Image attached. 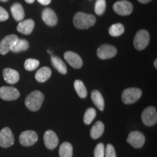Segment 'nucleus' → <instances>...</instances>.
I'll use <instances>...</instances> for the list:
<instances>
[{
	"instance_id": "1",
	"label": "nucleus",
	"mask_w": 157,
	"mask_h": 157,
	"mask_svg": "<svg viewBox=\"0 0 157 157\" xmlns=\"http://www.w3.org/2000/svg\"><path fill=\"white\" fill-rule=\"evenodd\" d=\"M74 24L78 29H87L95 25L96 17L95 15L87 13H77L74 17Z\"/></svg>"
},
{
	"instance_id": "2",
	"label": "nucleus",
	"mask_w": 157,
	"mask_h": 157,
	"mask_svg": "<svg viewBox=\"0 0 157 157\" xmlns=\"http://www.w3.org/2000/svg\"><path fill=\"white\" fill-rule=\"evenodd\" d=\"M44 96L42 93L38 90L31 93L25 100V105L27 109L31 111H36L40 109Z\"/></svg>"
},
{
	"instance_id": "3",
	"label": "nucleus",
	"mask_w": 157,
	"mask_h": 157,
	"mask_svg": "<svg viewBox=\"0 0 157 157\" xmlns=\"http://www.w3.org/2000/svg\"><path fill=\"white\" fill-rule=\"evenodd\" d=\"M142 95V90L139 88H127L121 94V100L125 104H132L138 101Z\"/></svg>"
},
{
	"instance_id": "4",
	"label": "nucleus",
	"mask_w": 157,
	"mask_h": 157,
	"mask_svg": "<svg viewBox=\"0 0 157 157\" xmlns=\"http://www.w3.org/2000/svg\"><path fill=\"white\" fill-rule=\"evenodd\" d=\"M150 41L148 32L145 29L136 33L134 38V47L137 50H143L148 46Z\"/></svg>"
},
{
	"instance_id": "5",
	"label": "nucleus",
	"mask_w": 157,
	"mask_h": 157,
	"mask_svg": "<svg viewBox=\"0 0 157 157\" xmlns=\"http://www.w3.org/2000/svg\"><path fill=\"white\" fill-rule=\"evenodd\" d=\"M141 119L143 124L146 126L151 127L156 124L157 122V112L156 108L149 106L143 111L141 116Z\"/></svg>"
},
{
	"instance_id": "6",
	"label": "nucleus",
	"mask_w": 157,
	"mask_h": 157,
	"mask_svg": "<svg viewBox=\"0 0 157 157\" xmlns=\"http://www.w3.org/2000/svg\"><path fill=\"white\" fill-rule=\"evenodd\" d=\"M113 9L117 14L121 16H126L132 13L133 7L129 2L127 0H121V1L117 2L113 5Z\"/></svg>"
},
{
	"instance_id": "7",
	"label": "nucleus",
	"mask_w": 157,
	"mask_h": 157,
	"mask_svg": "<svg viewBox=\"0 0 157 157\" xmlns=\"http://www.w3.org/2000/svg\"><path fill=\"white\" fill-rule=\"evenodd\" d=\"M38 140V135L33 130H26L21 133L19 137L20 143L23 146H31Z\"/></svg>"
},
{
	"instance_id": "8",
	"label": "nucleus",
	"mask_w": 157,
	"mask_h": 157,
	"mask_svg": "<svg viewBox=\"0 0 157 157\" xmlns=\"http://www.w3.org/2000/svg\"><path fill=\"white\" fill-rule=\"evenodd\" d=\"M117 53V50L111 44H103L98 49L97 56L101 60L112 58Z\"/></svg>"
},
{
	"instance_id": "9",
	"label": "nucleus",
	"mask_w": 157,
	"mask_h": 157,
	"mask_svg": "<svg viewBox=\"0 0 157 157\" xmlns=\"http://www.w3.org/2000/svg\"><path fill=\"white\" fill-rule=\"evenodd\" d=\"M14 136L9 127H5L0 131V146L9 148L14 144Z\"/></svg>"
},
{
	"instance_id": "10",
	"label": "nucleus",
	"mask_w": 157,
	"mask_h": 157,
	"mask_svg": "<svg viewBox=\"0 0 157 157\" xmlns=\"http://www.w3.org/2000/svg\"><path fill=\"white\" fill-rule=\"evenodd\" d=\"M20 96V93L14 87L3 86L0 87V98L4 101H15Z\"/></svg>"
},
{
	"instance_id": "11",
	"label": "nucleus",
	"mask_w": 157,
	"mask_h": 157,
	"mask_svg": "<svg viewBox=\"0 0 157 157\" xmlns=\"http://www.w3.org/2000/svg\"><path fill=\"white\" fill-rule=\"evenodd\" d=\"M127 141L134 148H140L145 143V136L139 131H132L129 134Z\"/></svg>"
},
{
	"instance_id": "12",
	"label": "nucleus",
	"mask_w": 157,
	"mask_h": 157,
	"mask_svg": "<svg viewBox=\"0 0 157 157\" xmlns=\"http://www.w3.org/2000/svg\"><path fill=\"white\" fill-rule=\"evenodd\" d=\"M18 37L15 34H10L5 36L0 42V54L6 55L8 53L17 42Z\"/></svg>"
},
{
	"instance_id": "13",
	"label": "nucleus",
	"mask_w": 157,
	"mask_h": 157,
	"mask_svg": "<svg viewBox=\"0 0 157 157\" xmlns=\"http://www.w3.org/2000/svg\"><path fill=\"white\" fill-rule=\"evenodd\" d=\"M64 58L65 60L68 62V63L76 69L82 68V65H83V61H82L81 57L72 51H67L65 52Z\"/></svg>"
},
{
	"instance_id": "14",
	"label": "nucleus",
	"mask_w": 157,
	"mask_h": 157,
	"mask_svg": "<svg viewBox=\"0 0 157 157\" xmlns=\"http://www.w3.org/2000/svg\"><path fill=\"white\" fill-rule=\"evenodd\" d=\"M44 143L47 148L50 150H52L58 146L59 139L56 132L49 129L44 134Z\"/></svg>"
},
{
	"instance_id": "15",
	"label": "nucleus",
	"mask_w": 157,
	"mask_h": 157,
	"mask_svg": "<svg viewBox=\"0 0 157 157\" xmlns=\"http://www.w3.org/2000/svg\"><path fill=\"white\" fill-rule=\"evenodd\" d=\"M42 18L45 24L49 26H54L58 23V17L56 13L53 11V10L48 8V7L45 8L42 11Z\"/></svg>"
},
{
	"instance_id": "16",
	"label": "nucleus",
	"mask_w": 157,
	"mask_h": 157,
	"mask_svg": "<svg viewBox=\"0 0 157 157\" xmlns=\"http://www.w3.org/2000/svg\"><path fill=\"white\" fill-rule=\"evenodd\" d=\"M34 21L32 19L21 21L17 26V30L23 34L29 35L32 33L34 28Z\"/></svg>"
},
{
	"instance_id": "17",
	"label": "nucleus",
	"mask_w": 157,
	"mask_h": 157,
	"mask_svg": "<svg viewBox=\"0 0 157 157\" xmlns=\"http://www.w3.org/2000/svg\"><path fill=\"white\" fill-rule=\"evenodd\" d=\"M3 77L5 81L10 84H16L20 79L18 72L10 68H5L3 70Z\"/></svg>"
},
{
	"instance_id": "18",
	"label": "nucleus",
	"mask_w": 157,
	"mask_h": 157,
	"mask_svg": "<svg viewBox=\"0 0 157 157\" xmlns=\"http://www.w3.org/2000/svg\"><path fill=\"white\" fill-rule=\"evenodd\" d=\"M52 71H51L50 68L44 66L37 71L36 74H35V78L38 82L43 83V82H47L49 78H50Z\"/></svg>"
},
{
	"instance_id": "19",
	"label": "nucleus",
	"mask_w": 157,
	"mask_h": 157,
	"mask_svg": "<svg viewBox=\"0 0 157 157\" xmlns=\"http://www.w3.org/2000/svg\"><path fill=\"white\" fill-rule=\"evenodd\" d=\"M12 15L16 21H23L25 16V12L23 10L22 5L19 3H15L14 5H12L10 8Z\"/></svg>"
},
{
	"instance_id": "20",
	"label": "nucleus",
	"mask_w": 157,
	"mask_h": 157,
	"mask_svg": "<svg viewBox=\"0 0 157 157\" xmlns=\"http://www.w3.org/2000/svg\"><path fill=\"white\" fill-rule=\"evenodd\" d=\"M104 127L103 123L101 121H98L97 122L94 124V125L92 127L91 130H90V136L94 140L99 138L102 136L104 132Z\"/></svg>"
},
{
	"instance_id": "21",
	"label": "nucleus",
	"mask_w": 157,
	"mask_h": 157,
	"mask_svg": "<svg viewBox=\"0 0 157 157\" xmlns=\"http://www.w3.org/2000/svg\"><path fill=\"white\" fill-rule=\"evenodd\" d=\"M91 98L96 107L100 111H103L104 106H105V102H104L103 97L101 95V93L98 90H93L91 93Z\"/></svg>"
},
{
	"instance_id": "22",
	"label": "nucleus",
	"mask_w": 157,
	"mask_h": 157,
	"mask_svg": "<svg viewBox=\"0 0 157 157\" xmlns=\"http://www.w3.org/2000/svg\"><path fill=\"white\" fill-rule=\"evenodd\" d=\"M51 62L54 68L62 74H67V67L65 63L61 60V58L58 56H52L51 58Z\"/></svg>"
},
{
	"instance_id": "23",
	"label": "nucleus",
	"mask_w": 157,
	"mask_h": 157,
	"mask_svg": "<svg viewBox=\"0 0 157 157\" xmlns=\"http://www.w3.org/2000/svg\"><path fill=\"white\" fill-rule=\"evenodd\" d=\"M60 157H72L73 156V146L70 143L64 142L59 148Z\"/></svg>"
},
{
	"instance_id": "24",
	"label": "nucleus",
	"mask_w": 157,
	"mask_h": 157,
	"mask_svg": "<svg viewBox=\"0 0 157 157\" xmlns=\"http://www.w3.org/2000/svg\"><path fill=\"white\" fill-rule=\"evenodd\" d=\"M29 48V43L27 40L23 39H18L14 46L11 49V51L13 52H19L22 51L27 50Z\"/></svg>"
},
{
	"instance_id": "25",
	"label": "nucleus",
	"mask_w": 157,
	"mask_h": 157,
	"mask_svg": "<svg viewBox=\"0 0 157 157\" xmlns=\"http://www.w3.org/2000/svg\"><path fill=\"white\" fill-rule=\"evenodd\" d=\"M74 89H75L77 95L81 98H85L87 95V91L85 85L81 80H76L74 84Z\"/></svg>"
},
{
	"instance_id": "26",
	"label": "nucleus",
	"mask_w": 157,
	"mask_h": 157,
	"mask_svg": "<svg viewBox=\"0 0 157 157\" xmlns=\"http://www.w3.org/2000/svg\"><path fill=\"white\" fill-rule=\"evenodd\" d=\"M124 32V27L121 23H115L110 27L109 33L111 36H119Z\"/></svg>"
},
{
	"instance_id": "27",
	"label": "nucleus",
	"mask_w": 157,
	"mask_h": 157,
	"mask_svg": "<svg viewBox=\"0 0 157 157\" xmlns=\"http://www.w3.org/2000/svg\"><path fill=\"white\" fill-rule=\"evenodd\" d=\"M96 111L94 108H90L87 109L84 115V122L85 124H91L96 117Z\"/></svg>"
},
{
	"instance_id": "28",
	"label": "nucleus",
	"mask_w": 157,
	"mask_h": 157,
	"mask_svg": "<svg viewBox=\"0 0 157 157\" xmlns=\"http://www.w3.org/2000/svg\"><path fill=\"white\" fill-rule=\"evenodd\" d=\"M39 61L38 60H36V59L34 58L27 59L24 63V68H25V70L29 71L36 69L39 67Z\"/></svg>"
},
{
	"instance_id": "29",
	"label": "nucleus",
	"mask_w": 157,
	"mask_h": 157,
	"mask_svg": "<svg viewBox=\"0 0 157 157\" xmlns=\"http://www.w3.org/2000/svg\"><path fill=\"white\" fill-rule=\"evenodd\" d=\"M106 8L105 0H97L95 5V12L98 15H101L104 13Z\"/></svg>"
},
{
	"instance_id": "30",
	"label": "nucleus",
	"mask_w": 157,
	"mask_h": 157,
	"mask_svg": "<svg viewBox=\"0 0 157 157\" xmlns=\"http://www.w3.org/2000/svg\"><path fill=\"white\" fill-rule=\"evenodd\" d=\"M105 156V146L103 143H98L94 150V157H104Z\"/></svg>"
},
{
	"instance_id": "31",
	"label": "nucleus",
	"mask_w": 157,
	"mask_h": 157,
	"mask_svg": "<svg viewBox=\"0 0 157 157\" xmlns=\"http://www.w3.org/2000/svg\"><path fill=\"white\" fill-rule=\"evenodd\" d=\"M104 157H117L114 147L111 144H108L105 147V156Z\"/></svg>"
},
{
	"instance_id": "32",
	"label": "nucleus",
	"mask_w": 157,
	"mask_h": 157,
	"mask_svg": "<svg viewBox=\"0 0 157 157\" xmlns=\"http://www.w3.org/2000/svg\"><path fill=\"white\" fill-rule=\"evenodd\" d=\"M9 18V14L5 9L0 7V22L7 21Z\"/></svg>"
},
{
	"instance_id": "33",
	"label": "nucleus",
	"mask_w": 157,
	"mask_h": 157,
	"mask_svg": "<svg viewBox=\"0 0 157 157\" xmlns=\"http://www.w3.org/2000/svg\"><path fill=\"white\" fill-rule=\"evenodd\" d=\"M37 1H38L39 3H40L42 5H50L52 0H37Z\"/></svg>"
},
{
	"instance_id": "34",
	"label": "nucleus",
	"mask_w": 157,
	"mask_h": 157,
	"mask_svg": "<svg viewBox=\"0 0 157 157\" xmlns=\"http://www.w3.org/2000/svg\"><path fill=\"white\" fill-rule=\"evenodd\" d=\"M137 1L139 2L140 3H142V4H146V3H148L150 2L151 0H137Z\"/></svg>"
},
{
	"instance_id": "35",
	"label": "nucleus",
	"mask_w": 157,
	"mask_h": 157,
	"mask_svg": "<svg viewBox=\"0 0 157 157\" xmlns=\"http://www.w3.org/2000/svg\"><path fill=\"white\" fill-rule=\"evenodd\" d=\"M34 1H35V0H25V2L28 3V4H32V3H34Z\"/></svg>"
},
{
	"instance_id": "36",
	"label": "nucleus",
	"mask_w": 157,
	"mask_h": 157,
	"mask_svg": "<svg viewBox=\"0 0 157 157\" xmlns=\"http://www.w3.org/2000/svg\"><path fill=\"white\" fill-rule=\"evenodd\" d=\"M154 66H155V68H157V60L156 59L155 60V61H154Z\"/></svg>"
},
{
	"instance_id": "37",
	"label": "nucleus",
	"mask_w": 157,
	"mask_h": 157,
	"mask_svg": "<svg viewBox=\"0 0 157 157\" xmlns=\"http://www.w3.org/2000/svg\"><path fill=\"white\" fill-rule=\"evenodd\" d=\"M1 2H7L8 0H0Z\"/></svg>"
}]
</instances>
